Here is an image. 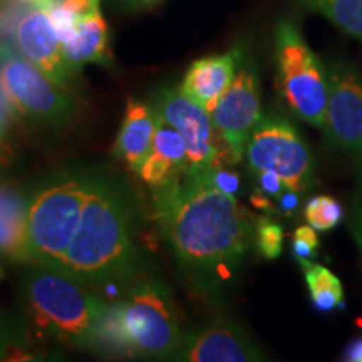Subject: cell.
Masks as SVG:
<instances>
[{
    "label": "cell",
    "instance_id": "6",
    "mask_svg": "<svg viewBox=\"0 0 362 362\" xmlns=\"http://www.w3.org/2000/svg\"><path fill=\"white\" fill-rule=\"evenodd\" d=\"M0 88L21 116L49 128H64L78 112V99L64 86L54 83L7 42H0Z\"/></svg>",
    "mask_w": 362,
    "mask_h": 362
},
{
    "label": "cell",
    "instance_id": "17",
    "mask_svg": "<svg viewBox=\"0 0 362 362\" xmlns=\"http://www.w3.org/2000/svg\"><path fill=\"white\" fill-rule=\"evenodd\" d=\"M62 52L74 69L84 64H110V30L101 11L89 13L78 22L74 37L62 44Z\"/></svg>",
    "mask_w": 362,
    "mask_h": 362
},
{
    "label": "cell",
    "instance_id": "11",
    "mask_svg": "<svg viewBox=\"0 0 362 362\" xmlns=\"http://www.w3.org/2000/svg\"><path fill=\"white\" fill-rule=\"evenodd\" d=\"M324 133L330 146L362 158V78L347 66L329 72Z\"/></svg>",
    "mask_w": 362,
    "mask_h": 362
},
{
    "label": "cell",
    "instance_id": "18",
    "mask_svg": "<svg viewBox=\"0 0 362 362\" xmlns=\"http://www.w3.org/2000/svg\"><path fill=\"white\" fill-rule=\"evenodd\" d=\"M305 275V284L309 287L310 300L319 312L330 314V312L344 307L342 284L327 267L319 264H307L302 267Z\"/></svg>",
    "mask_w": 362,
    "mask_h": 362
},
{
    "label": "cell",
    "instance_id": "33",
    "mask_svg": "<svg viewBox=\"0 0 362 362\" xmlns=\"http://www.w3.org/2000/svg\"><path fill=\"white\" fill-rule=\"evenodd\" d=\"M22 2H30V4H40L42 0H22Z\"/></svg>",
    "mask_w": 362,
    "mask_h": 362
},
{
    "label": "cell",
    "instance_id": "7",
    "mask_svg": "<svg viewBox=\"0 0 362 362\" xmlns=\"http://www.w3.org/2000/svg\"><path fill=\"white\" fill-rule=\"evenodd\" d=\"M119 304L131 356L173 359L185 334L166 288L156 282H144Z\"/></svg>",
    "mask_w": 362,
    "mask_h": 362
},
{
    "label": "cell",
    "instance_id": "20",
    "mask_svg": "<svg viewBox=\"0 0 362 362\" xmlns=\"http://www.w3.org/2000/svg\"><path fill=\"white\" fill-rule=\"evenodd\" d=\"M304 215L312 228L319 230V232H329L341 225L346 211L336 198L329 197V194H319L307 202Z\"/></svg>",
    "mask_w": 362,
    "mask_h": 362
},
{
    "label": "cell",
    "instance_id": "1",
    "mask_svg": "<svg viewBox=\"0 0 362 362\" xmlns=\"http://www.w3.org/2000/svg\"><path fill=\"white\" fill-rule=\"evenodd\" d=\"M153 192V218L185 277L218 296L255 245L257 218L202 176L181 175Z\"/></svg>",
    "mask_w": 362,
    "mask_h": 362
},
{
    "label": "cell",
    "instance_id": "15",
    "mask_svg": "<svg viewBox=\"0 0 362 362\" xmlns=\"http://www.w3.org/2000/svg\"><path fill=\"white\" fill-rule=\"evenodd\" d=\"M155 129L156 111L153 104L128 99L123 123L116 138L115 155L121 158L134 173H138L151 151Z\"/></svg>",
    "mask_w": 362,
    "mask_h": 362
},
{
    "label": "cell",
    "instance_id": "3",
    "mask_svg": "<svg viewBox=\"0 0 362 362\" xmlns=\"http://www.w3.org/2000/svg\"><path fill=\"white\" fill-rule=\"evenodd\" d=\"M24 292L35 325L49 336L88 349L93 327L106 302L62 270L35 267L24 277Z\"/></svg>",
    "mask_w": 362,
    "mask_h": 362
},
{
    "label": "cell",
    "instance_id": "30",
    "mask_svg": "<svg viewBox=\"0 0 362 362\" xmlns=\"http://www.w3.org/2000/svg\"><path fill=\"white\" fill-rule=\"evenodd\" d=\"M352 233H354V238H362V189L357 197L354 220H352Z\"/></svg>",
    "mask_w": 362,
    "mask_h": 362
},
{
    "label": "cell",
    "instance_id": "28",
    "mask_svg": "<svg viewBox=\"0 0 362 362\" xmlns=\"http://www.w3.org/2000/svg\"><path fill=\"white\" fill-rule=\"evenodd\" d=\"M250 202H252V205L257 208V210L269 211V214H272V211H275V206H274V203H272L270 197H267V194L264 192H260L259 188H257L255 192L252 193Z\"/></svg>",
    "mask_w": 362,
    "mask_h": 362
},
{
    "label": "cell",
    "instance_id": "16",
    "mask_svg": "<svg viewBox=\"0 0 362 362\" xmlns=\"http://www.w3.org/2000/svg\"><path fill=\"white\" fill-rule=\"evenodd\" d=\"M29 205L21 189L0 185V257L16 264H30L27 248Z\"/></svg>",
    "mask_w": 362,
    "mask_h": 362
},
{
    "label": "cell",
    "instance_id": "31",
    "mask_svg": "<svg viewBox=\"0 0 362 362\" xmlns=\"http://www.w3.org/2000/svg\"><path fill=\"white\" fill-rule=\"evenodd\" d=\"M11 156H12V151L11 148H8V144L6 143V136L0 134V166L7 165V163L11 161Z\"/></svg>",
    "mask_w": 362,
    "mask_h": 362
},
{
    "label": "cell",
    "instance_id": "25",
    "mask_svg": "<svg viewBox=\"0 0 362 362\" xmlns=\"http://www.w3.org/2000/svg\"><path fill=\"white\" fill-rule=\"evenodd\" d=\"M252 175L253 178H255L257 185H259L260 192H264L267 197L275 198V200H277L285 189H288L285 187L282 178H280L277 173H274V171H255V173Z\"/></svg>",
    "mask_w": 362,
    "mask_h": 362
},
{
    "label": "cell",
    "instance_id": "27",
    "mask_svg": "<svg viewBox=\"0 0 362 362\" xmlns=\"http://www.w3.org/2000/svg\"><path fill=\"white\" fill-rule=\"evenodd\" d=\"M277 200H279V211H282L284 215H293L298 210L300 193L293 192V189H285Z\"/></svg>",
    "mask_w": 362,
    "mask_h": 362
},
{
    "label": "cell",
    "instance_id": "10",
    "mask_svg": "<svg viewBox=\"0 0 362 362\" xmlns=\"http://www.w3.org/2000/svg\"><path fill=\"white\" fill-rule=\"evenodd\" d=\"M225 163H240L252 131L262 119L260 88L255 72L242 67L210 112Z\"/></svg>",
    "mask_w": 362,
    "mask_h": 362
},
{
    "label": "cell",
    "instance_id": "32",
    "mask_svg": "<svg viewBox=\"0 0 362 362\" xmlns=\"http://www.w3.org/2000/svg\"><path fill=\"white\" fill-rule=\"evenodd\" d=\"M158 2H161V0H131V4H133L134 7H153L156 6Z\"/></svg>",
    "mask_w": 362,
    "mask_h": 362
},
{
    "label": "cell",
    "instance_id": "4",
    "mask_svg": "<svg viewBox=\"0 0 362 362\" xmlns=\"http://www.w3.org/2000/svg\"><path fill=\"white\" fill-rule=\"evenodd\" d=\"M89 187V176L78 175L40 189L29 205L27 248L30 264L61 269L69 248Z\"/></svg>",
    "mask_w": 362,
    "mask_h": 362
},
{
    "label": "cell",
    "instance_id": "8",
    "mask_svg": "<svg viewBox=\"0 0 362 362\" xmlns=\"http://www.w3.org/2000/svg\"><path fill=\"white\" fill-rule=\"evenodd\" d=\"M245 156L250 173L274 171L285 187L298 193L312 187L314 160L310 149L285 117H262L248 138Z\"/></svg>",
    "mask_w": 362,
    "mask_h": 362
},
{
    "label": "cell",
    "instance_id": "26",
    "mask_svg": "<svg viewBox=\"0 0 362 362\" xmlns=\"http://www.w3.org/2000/svg\"><path fill=\"white\" fill-rule=\"evenodd\" d=\"M19 112L13 106L7 94L0 88V134L6 136L19 121Z\"/></svg>",
    "mask_w": 362,
    "mask_h": 362
},
{
    "label": "cell",
    "instance_id": "2",
    "mask_svg": "<svg viewBox=\"0 0 362 362\" xmlns=\"http://www.w3.org/2000/svg\"><path fill=\"white\" fill-rule=\"evenodd\" d=\"M138 252L131 210L115 181L89 176L83 214L61 269L81 282L107 285L134 274Z\"/></svg>",
    "mask_w": 362,
    "mask_h": 362
},
{
    "label": "cell",
    "instance_id": "24",
    "mask_svg": "<svg viewBox=\"0 0 362 362\" xmlns=\"http://www.w3.org/2000/svg\"><path fill=\"white\" fill-rule=\"evenodd\" d=\"M202 178H205L211 187L220 189L221 193L233 194V197H237V193L240 192V185H242V180H240V175L237 171L228 170L225 165H220L216 168L210 170Z\"/></svg>",
    "mask_w": 362,
    "mask_h": 362
},
{
    "label": "cell",
    "instance_id": "5",
    "mask_svg": "<svg viewBox=\"0 0 362 362\" xmlns=\"http://www.w3.org/2000/svg\"><path fill=\"white\" fill-rule=\"evenodd\" d=\"M279 93L297 117L322 129L329 98V76L322 62L291 21L275 30Z\"/></svg>",
    "mask_w": 362,
    "mask_h": 362
},
{
    "label": "cell",
    "instance_id": "23",
    "mask_svg": "<svg viewBox=\"0 0 362 362\" xmlns=\"http://www.w3.org/2000/svg\"><path fill=\"white\" fill-rule=\"evenodd\" d=\"M319 237L310 225H302L292 235V253L302 267L315 260Z\"/></svg>",
    "mask_w": 362,
    "mask_h": 362
},
{
    "label": "cell",
    "instance_id": "19",
    "mask_svg": "<svg viewBox=\"0 0 362 362\" xmlns=\"http://www.w3.org/2000/svg\"><path fill=\"white\" fill-rule=\"evenodd\" d=\"M310 11L322 13L342 33L362 40V0H298Z\"/></svg>",
    "mask_w": 362,
    "mask_h": 362
},
{
    "label": "cell",
    "instance_id": "13",
    "mask_svg": "<svg viewBox=\"0 0 362 362\" xmlns=\"http://www.w3.org/2000/svg\"><path fill=\"white\" fill-rule=\"evenodd\" d=\"M183 362H255L267 357L252 337L233 320L216 319L202 330L185 336L173 357Z\"/></svg>",
    "mask_w": 362,
    "mask_h": 362
},
{
    "label": "cell",
    "instance_id": "9",
    "mask_svg": "<svg viewBox=\"0 0 362 362\" xmlns=\"http://www.w3.org/2000/svg\"><path fill=\"white\" fill-rule=\"evenodd\" d=\"M156 115L178 131L187 146L189 176H203L225 165L211 115L180 88L163 89L153 103Z\"/></svg>",
    "mask_w": 362,
    "mask_h": 362
},
{
    "label": "cell",
    "instance_id": "21",
    "mask_svg": "<svg viewBox=\"0 0 362 362\" xmlns=\"http://www.w3.org/2000/svg\"><path fill=\"white\" fill-rule=\"evenodd\" d=\"M255 247L267 260H277L284 250V230L269 216H259L255 228Z\"/></svg>",
    "mask_w": 362,
    "mask_h": 362
},
{
    "label": "cell",
    "instance_id": "29",
    "mask_svg": "<svg viewBox=\"0 0 362 362\" xmlns=\"http://www.w3.org/2000/svg\"><path fill=\"white\" fill-rule=\"evenodd\" d=\"M344 361L349 362H362V337L356 339L347 346L346 352H344Z\"/></svg>",
    "mask_w": 362,
    "mask_h": 362
},
{
    "label": "cell",
    "instance_id": "22",
    "mask_svg": "<svg viewBox=\"0 0 362 362\" xmlns=\"http://www.w3.org/2000/svg\"><path fill=\"white\" fill-rule=\"evenodd\" d=\"M29 359L25 352V337L22 329L11 319L0 317V361Z\"/></svg>",
    "mask_w": 362,
    "mask_h": 362
},
{
    "label": "cell",
    "instance_id": "12",
    "mask_svg": "<svg viewBox=\"0 0 362 362\" xmlns=\"http://www.w3.org/2000/svg\"><path fill=\"white\" fill-rule=\"evenodd\" d=\"M13 39L22 56L47 78L64 88L71 84L76 69L67 62L51 17L42 6L35 4L22 13Z\"/></svg>",
    "mask_w": 362,
    "mask_h": 362
},
{
    "label": "cell",
    "instance_id": "14",
    "mask_svg": "<svg viewBox=\"0 0 362 362\" xmlns=\"http://www.w3.org/2000/svg\"><path fill=\"white\" fill-rule=\"evenodd\" d=\"M240 61H242L240 49L198 59L188 67L180 89L208 112H211L221 94L235 79Z\"/></svg>",
    "mask_w": 362,
    "mask_h": 362
}]
</instances>
